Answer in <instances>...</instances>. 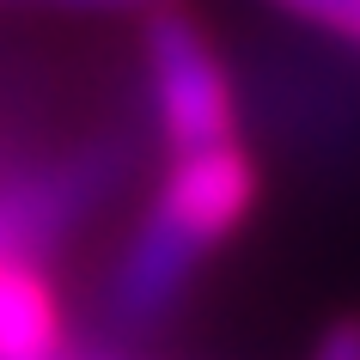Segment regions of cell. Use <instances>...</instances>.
<instances>
[{
	"label": "cell",
	"mask_w": 360,
	"mask_h": 360,
	"mask_svg": "<svg viewBox=\"0 0 360 360\" xmlns=\"http://www.w3.org/2000/svg\"><path fill=\"white\" fill-rule=\"evenodd\" d=\"M0 360H68L61 305L19 250H0Z\"/></svg>",
	"instance_id": "3"
},
{
	"label": "cell",
	"mask_w": 360,
	"mask_h": 360,
	"mask_svg": "<svg viewBox=\"0 0 360 360\" xmlns=\"http://www.w3.org/2000/svg\"><path fill=\"white\" fill-rule=\"evenodd\" d=\"M49 6H153V0H49Z\"/></svg>",
	"instance_id": "6"
},
{
	"label": "cell",
	"mask_w": 360,
	"mask_h": 360,
	"mask_svg": "<svg viewBox=\"0 0 360 360\" xmlns=\"http://www.w3.org/2000/svg\"><path fill=\"white\" fill-rule=\"evenodd\" d=\"M311 360H360V318L330 323V336L318 342V354H311Z\"/></svg>",
	"instance_id": "5"
},
{
	"label": "cell",
	"mask_w": 360,
	"mask_h": 360,
	"mask_svg": "<svg viewBox=\"0 0 360 360\" xmlns=\"http://www.w3.org/2000/svg\"><path fill=\"white\" fill-rule=\"evenodd\" d=\"M275 6H287V13H300L311 25H330V31L360 43V0H275Z\"/></svg>",
	"instance_id": "4"
},
{
	"label": "cell",
	"mask_w": 360,
	"mask_h": 360,
	"mask_svg": "<svg viewBox=\"0 0 360 360\" xmlns=\"http://www.w3.org/2000/svg\"><path fill=\"white\" fill-rule=\"evenodd\" d=\"M147 68H153V104L165 122L171 147H220L232 134V92L220 74V56L184 13H159L147 25Z\"/></svg>",
	"instance_id": "1"
},
{
	"label": "cell",
	"mask_w": 360,
	"mask_h": 360,
	"mask_svg": "<svg viewBox=\"0 0 360 360\" xmlns=\"http://www.w3.org/2000/svg\"><path fill=\"white\" fill-rule=\"evenodd\" d=\"M250 202H257V171H250V159L238 147H195V153H177V165H171L165 190H159V202H153V226H165L171 238L184 250H202L220 245L238 220L250 214Z\"/></svg>",
	"instance_id": "2"
}]
</instances>
